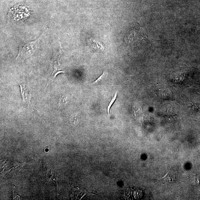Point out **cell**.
Returning <instances> with one entry per match:
<instances>
[{"mask_svg": "<svg viewBox=\"0 0 200 200\" xmlns=\"http://www.w3.org/2000/svg\"><path fill=\"white\" fill-rule=\"evenodd\" d=\"M19 85H20V88H21V93L23 101H28L30 98V96L29 90H28L27 88H26L25 85H21L19 84Z\"/></svg>", "mask_w": 200, "mask_h": 200, "instance_id": "obj_4", "label": "cell"}, {"mask_svg": "<svg viewBox=\"0 0 200 200\" xmlns=\"http://www.w3.org/2000/svg\"><path fill=\"white\" fill-rule=\"evenodd\" d=\"M53 71L52 74V78L54 79L57 75L60 73H65V71L63 67H61L58 61H55L54 63L53 66Z\"/></svg>", "mask_w": 200, "mask_h": 200, "instance_id": "obj_3", "label": "cell"}, {"mask_svg": "<svg viewBox=\"0 0 200 200\" xmlns=\"http://www.w3.org/2000/svg\"><path fill=\"white\" fill-rule=\"evenodd\" d=\"M176 178V174L174 172L169 171L167 175L163 178V179L166 182H172L175 180Z\"/></svg>", "mask_w": 200, "mask_h": 200, "instance_id": "obj_6", "label": "cell"}, {"mask_svg": "<svg viewBox=\"0 0 200 200\" xmlns=\"http://www.w3.org/2000/svg\"><path fill=\"white\" fill-rule=\"evenodd\" d=\"M107 76V72L106 71L104 72L97 80L93 82L92 85L94 86H99L100 85L103 84L106 82Z\"/></svg>", "mask_w": 200, "mask_h": 200, "instance_id": "obj_5", "label": "cell"}, {"mask_svg": "<svg viewBox=\"0 0 200 200\" xmlns=\"http://www.w3.org/2000/svg\"><path fill=\"white\" fill-rule=\"evenodd\" d=\"M29 11L28 7L23 5H16L10 9L8 15L9 21H17L28 17Z\"/></svg>", "mask_w": 200, "mask_h": 200, "instance_id": "obj_2", "label": "cell"}, {"mask_svg": "<svg viewBox=\"0 0 200 200\" xmlns=\"http://www.w3.org/2000/svg\"><path fill=\"white\" fill-rule=\"evenodd\" d=\"M42 36L35 41L24 42L22 43L19 47V53L16 60H25L33 55L37 50Z\"/></svg>", "mask_w": 200, "mask_h": 200, "instance_id": "obj_1", "label": "cell"}, {"mask_svg": "<svg viewBox=\"0 0 200 200\" xmlns=\"http://www.w3.org/2000/svg\"><path fill=\"white\" fill-rule=\"evenodd\" d=\"M190 108L195 109H198L200 108V104L198 103H190L189 106Z\"/></svg>", "mask_w": 200, "mask_h": 200, "instance_id": "obj_8", "label": "cell"}, {"mask_svg": "<svg viewBox=\"0 0 200 200\" xmlns=\"http://www.w3.org/2000/svg\"><path fill=\"white\" fill-rule=\"evenodd\" d=\"M117 92L116 93V94H115V95L114 96V97H113V98L112 99L111 101L110 102V103H109V105L108 106V114L109 115V113H110V109L111 107V106H112V105H113V103H114V102H115V101H116V99L117 98Z\"/></svg>", "mask_w": 200, "mask_h": 200, "instance_id": "obj_7", "label": "cell"}]
</instances>
